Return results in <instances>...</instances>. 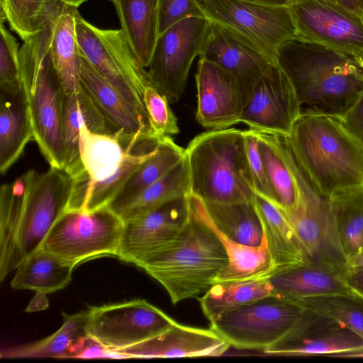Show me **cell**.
Wrapping results in <instances>:
<instances>
[{"instance_id":"ffe728a7","label":"cell","mask_w":363,"mask_h":363,"mask_svg":"<svg viewBox=\"0 0 363 363\" xmlns=\"http://www.w3.org/2000/svg\"><path fill=\"white\" fill-rule=\"evenodd\" d=\"M230 344L216 331L176 323L164 332L114 352L121 357L175 358L223 355Z\"/></svg>"},{"instance_id":"60d3db41","label":"cell","mask_w":363,"mask_h":363,"mask_svg":"<svg viewBox=\"0 0 363 363\" xmlns=\"http://www.w3.org/2000/svg\"><path fill=\"white\" fill-rule=\"evenodd\" d=\"M144 102L152 128L157 135L170 136L179 132L177 118L167 98L151 83L145 89Z\"/></svg>"},{"instance_id":"bcb514c9","label":"cell","mask_w":363,"mask_h":363,"mask_svg":"<svg viewBox=\"0 0 363 363\" xmlns=\"http://www.w3.org/2000/svg\"><path fill=\"white\" fill-rule=\"evenodd\" d=\"M45 293L35 291V295L28 305L26 311L33 312L45 310L48 306V301Z\"/></svg>"},{"instance_id":"f6af8a7d","label":"cell","mask_w":363,"mask_h":363,"mask_svg":"<svg viewBox=\"0 0 363 363\" xmlns=\"http://www.w3.org/2000/svg\"><path fill=\"white\" fill-rule=\"evenodd\" d=\"M342 275L349 286L363 296V267L347 270Z\"/></svg>"},{"instance_id":"e575fe53","label":"cell","mask_w":363,"mask_h":363,"mask_svg":"<svg viewBox=\"0 0 363 363\" xmlns=\"http://www.w3.org/2000/svg\"><path fill=\"white\" fill-rule=\"evenodd\" d=\"M215 227L228 238L248 246L259 245L262 226L254 201L231 203L203 202Z\"/></svg>"},{"instance_id":"4316f807","label":"cell","mask_w":363,"mask_h":363,"mask_svg":"<svg viewBox=\"0 0 363 363\" xmlns=\"http://www.w3.org/2000/svg\"><path fill=\"white\" fill-rule=\"evenodd\" d=\"M80 82L117 130L128 134H156L125 101L118 91L101 76L80 52Z\"/></svg>"},{"instance_id":"f1b7e54d","label":"cell","mask_w":363,"mask_h":363,"mask_svg":"<svg viewBox=\"0 0 363 363\" xmlns=\"http://www.w3.org/2000/svg\"><path fill=\"white\" fill-rule=\"evenodd\" d=\"M77 265L40 247L18 267L11 286L45 294L55 292L69 284Z\"/></svg>"},{"instance_id":"b9f144b4","label":"cell","mask_w":363,"mask_h":363,"mask_svg":"<svg viewBox=\"0 0 363 363\" xmlns=\"http://www.w3.org/2000/svg\"><path fill=\"white\" fill-rule=\"evenodd\" d=\"M245 133L247 155L254 191L256 194L275 205V196L259 150L257 132L250 129L245 130Z\"/></svg>"},{"instance_id":"2e32d148","label":"cell","mask_w":363,"mask_h":363,"mask_svg":"<svg viewBox=\"0 0 363 363\" xmlns=\"http://www.w3.org/2000/svg\"><path fill=\"white\" fill-rule=\"evenodd\" d=\"M301 113L294 86L278 64H273L253 87L240 118L250 129L287 137Z\"/></svg>"},{"instance_id":"ba28073f","label":"cell","mask_w":363,"mask_h":363,"mask_svg":"<svg viewBox=\"0 0 363 363\" xmlns=\"http://www.w3.org/2000/svg\"><path fill=\"white\" fill-rule=\"evenodd\" d=\"M75 29L82 55L152 128L144 102L145 89L151 82L146 69L140 64L121 30L96 28L78 12L75 15Z\"/></svg>"},{"instance_id":"5bb4252c","label":"cell","mask_w":363,"mask_h":363,"mask_svg":"<svg viewBox=\"0 0 363 363\" xmlns=\"http://www.w3.org/2000/svg\"><path fill=\"white\" fill-rule=\"evenodd\" d=\"M177 322L144 299L91 307L87 335L106 350L130 347L168 330Z\"/></svg>"},{"instance_id":"8d00e7d4","label":"cell","mask_w":363,"mask_h":363,"mask_svg":"<svg viewBox=\"0 0 363 363\" xmlns=\"http://www.w3.org/2000/svg\"><path fill=\"white\" fill-rule=\"evenodd\" d=\"M191 194L186 156L118 213L126 222L173 199Z\"/></svg>"},{"instance_id":"484cf974","label":"cell","mask_w":363,"mask_h":363,"mask_svg":"<svg viewBox=\"0 0 363 363\" xmlns=\"http://www.w3.org/2000/svg\"><path fill=\"white\" fill-rule=\"evenodd\" d=\"M83 124L96 133L113 134L118 132L81 84L76 92L64 96V169L68 173L76 167L79 162V130Z\"/></svg>"},{"instance_id":"f907efd6","label":"cell","mask_w":363,"mask_h":363,"mask_svg":"<svg viewBox=\"0 0 363 363\" xmlns=\"http://www.w3.org/2000/svg\"><path fill=\"white\" fill-rule=\"evenodd\" d=\"M62 1L63 3L68 4L69 6H74L77 8L79 6L82 4H83L86 0H60Z\"/></svg>"},{"instance_id":"5b68a950","label":"cell","mask_w":363,"mask_h":363,"mask_svg":"<svg viewBox=\"0 0 363 363\" xmlns=\"http://www.w3.org/2000/svg\"><path fill=\"white\" fill-rule=\"evenodd\" d=\"M284 138L321 194L330 197L339 190L363 186V147L340 118L301 113Z\"/></svg>"},{"instance_id":"4fadbf2b","label":"cell","mask_w":363,"mask_h":363,"mask_svg":"<svg viewBox=\"0 0 363 363\" xmlns=\"http://www.w3.org/2000/svg\"><path fill=\"white\" fill-rule=\"evenodd\" d=\"M210 26L206 18L190 17L159 35L147 72L151 84L169 103L182 96L191 65L201 54Z\"/></svg>"},{"instance_id":"7c38bea8","label":"cell","mask_w":363,"mask_h":363,"mask_svg":"<svg viewBox=\"0 0 363 363\" xmlns=\"http://www.w3.org/2000/svg\"><path fill=\"white\" fill-rule=\"evenodd\" d=\"M306 310L269 296L223 313L210 321V328L230 346L262 350L274 345L300 322Z\"/></svg>"},{"instance_id":"603a6c76","label":"cell","mask_w":363,"mask_h":363,"mask_svg":"<svg viewBox=\"0 0 363 363\" xmlns=\"http://www.w3.org/2000/svg\"><path fill=\"white\" fill-rule=\"evenodd\" d=\"M189 201L202 219L216 234L228 255V264L218 275L214 284L269 278L275 274L264 233L259 245L240 244L226 237L215 227L201 199L190 194Z\"/></svg>"},{"instance_id":"d6a6232c","label":"cell","mask_w":363,"mask_h":363,"mask_svg":"<svg viewBox=\"0 0 363 363\" xmlns=\"http://www.w3.org/2000/svg\"><path fill=\"white\" fill-rule=\"evenodd\" d=\"M257 134L259 150L275 196V206L281 210L291 209L297 203L298 191L285 155L283 137L259 132Z\"/></svg>"},{"instance_id":"277c9868","label":"cell","mask_w":363,"mask_h":363,"mask_svg":"<svg viewBox=\"0 0 363 363\" xmlns=\"http://www.w3.org/2000/svg\"><path fill=\"white\" fill-rule=\"evenodd\" d=\"M189 209L176 236L136 264L165 289L174 304L204 294L228 264L222 242L190 201Z\"/></svg>"},{"instance_id":"7bdbcfd3","label":"cell","mask_w":363,"mask_h":363,"mask_svg":"<svg viewBox=\"0 0 363 363\" xmlns=\"http://www.w3.org/2000/svg\"><path fill=\"white\" fill-rule=\"evenodd\" d=\"M190 17H204L196 0H159V35Z\"/></svg>"},{"instance_id":"cb8c5ba5","label":"cell","mask_w":363,"mask_h":363,"mask_svg":"<svg viewBox=\"0 0 363 363\" xmlns=\"http://www.w3.org/2000/svg\"><path fill=\"white\" fill-rule=\"evenodd\" d=\"M254 203L267 239L275 274L311 263L305 247L280 210L257 194Z\"/></svg>"},{"instance_id":"9c48e42d","label":"cell","mask_w":363,"mask_h":363,"mask_svg":"<svg viewBox=\"0 0 363 363\" xmlns=\"http://www.w3.org/2000/svg\"><path fill=\"white\" fill-rule=\"evenodd\" d=\"M283 139L298 199L291 209L277 208L303 243L311 263L344 273L348 269V260L339 240L330 198L321 194L311 183Z\"/></svg>"},{"instance_id":"6da1fadb","label":"cell","mask_w":363,"mask_h":363,"mask_svg":"<svg viewBox=\"0 0 363 363\" xmlns=\"http://www.w3.org/2000/svg\"><path fill=\"white\" fill-rule=\"evenodd\" d=\"M73 179L65 169H30L0 191V280L39 249L68 206Z\"/></svg>"},{"instance_id":"4dcf8cb0","label":"cell","mask_w":363,"mask_h":363,"mask_svg":"<svg viewBox=\"0 0 363 363\" xmlns=\"http://www.w3.org/2000/svg\"><path fill=\"white\" fill-rule=\"evenodd\" d=\"M184 156L185 149L178 145L171 136H163L157 152L130 178L108 207L118 215L146 188L177 164Z\"/></svg>"},{"instance_id":"d6986e66","label":"cell","mask_w":363,"mask_h":363,"mask_svg":"<svg viewBox=\"0 0 363 363\" xmlns=\"http://www.w3.org/2000/svg\"><path fill=\"white\" fill-rule=\"evenodd\" d=\"M196 118L205 128H227L240 123L247 96L240 80L216 64L199 57L196 74Z\"/></svg>"},{"instance_id":"681fc988","label":"cell","mask_w":363,"mask_h":363,"mask_svg":"<svg viewBox=\"0 0 363 363\" xmlns=\"http://www.w3.org/2000/svg\"><path fill=\"white\" fill-rule=\"evenodd\" d=\"M363 267V248L359 255L349 262L348 269H354Z\"/></svg>"},{"instance_id":"9a60e30c","label":"cell","mask_w":363,"mask_h":363,"mask_svg":"<svg viewBox=\"0 0 363 363\" xmlns=\"http://www.w3.org/2000/svg\"><path fill=\"white\" fill-rule=\"evenodd\" d=\"M296 37L363 59L362 17L330 0H291Z\"/></svg>"},{"instance_id":"816d5d0a","label":"cell","mask_w":363,"mask_h":363,"mask_svg":"<svg viewBox=\"0 0 363 363\" xmlns=\"http://www.w3.org/2000/svg\"><path fill=\"white\" fill-rule=\"evenodd\" d=\"M347 357H363V350L350 354Z\"/></svg>"},{"instance_id":"ac0fdd59","label":"cell","mask_w":363,"mask_h":363,"mask_svg":"<svg viewBox=\"0 0 363 363\" xmlns=\"http://www.w3.org/2000/svg\"><path fill=\"white\" fill-rule=\"evenodd\" d=\"M362 350L363 338L356 333L334 319L306 310L289 334L263 352L270 355L346 357Z\"/></svg>"},{"instance_id":"74e56055","label":"cell","mask_w":363,"mask_h":363,"mask_svg":"<svg viewBox=\"0 0 363 363\" xmlns=\"http://www.w3.org/2000/svg\"><path fill=\"white\" fill-rule=\"evenodd\" d=\"M291 302L306 310L334 319L363 338L362 297L342 294L315 296Z\"/></svg>"},{"instance_id":"f35d334b","label":"cell","mask_w":363,"mask_h":363,"mask_svg":"<svg viewBox=\"0 0 363 363\" xmlns=\"http://www.w3.org/2000/svg\"><path fill=\"white\" fill-rule=\"evenodd\" d=\"M60 0H0V22L7 21L11 29L24 41L40 31Z\"/></svg>"},{"instance_id":"e0dca14e","label":"cell","mask_w":363,"mask_h":363,"mask_svg":"<svg viewBox=\"0 0 363 363\" xmlns=\"http://www.w3.org/2000/svg\"><path fill=\"white\" fill-rule=\"evenodd\" d=\"M189 196L173 199L124 222L117 257L136 265L173 239L189 218Z\"/></svg>"},{"instance_id":"c3c4849f","label":"cell","mask_w":363,"mask_h":363,"mask_svg":"<svg viewBox=\"0 0 363 363\" xmlns=\"http://www.w3.org/2000/svg\"><path fill=\"white\" fill-rule=\"evenodd\" d=\"M258 4H267L272 6H289L291 0H246Z\"/></svg>"},{"instance_id":"836d02e7","label":"cell","mask_w":363,"mask_h":363,"mask_svg":"<svg viewBox=\"0 0 363 363\" xmlns=\"http://www.w3.org/2000/svg\"><path fill=\"white\" fill-rule=\"evenodd\" d=\"M329 198L339 240L349 265L363 248V186L339 190Z\"/></svg>"},{"instance_id":"d590c367","label":"cell","mask_w":363,"mask_h":363,"mask_svg":"<svg viewBox=\"0 0 363 363\" xmlns=\"http://www.w3.org/2000/svg\"><path fill=\"white\" fill-rule=\"evenodd\" d=\"M62 325L40 341L1 351L2 358L69 357L72 350L87 337L88 311L72 315L63 313Z\"/></svg>"},{"instance_id":"8992f818","label":"cell","mask_w":363,"mask_h":363,"mask_svg":"<svg viewBox=\"0 0 363 363\" xmlns=\"http://www.w3.org/2000/svg\"><path fill=\"white\" fill-rule=\"evenodd\" d=\"M64 7V4L55 7L41 30L24 40L19 50L21 78L33 140L50 167L62 169L65 167V93L53 65L50 44L55 19Z\"/></svg>"},{"instance_id":"44dd1931","label":"cell","mask_w":363,"mask_h":363,"mask_svg":"<svg viewBox=\"0 0 363 363\" xmlns=\"http://www.w3.org/2000/svg\"><path fill=\"white\" fill-rule=\"evenodd\" d=\"M199 57L235 75L243 86L247 98L256 83L273 65L239 37L211 23Z\"/></svg>"},{"instance_id":"30bf717a","label":"cell","mask_w":363,"mask_h":363,"mask_svg":"<svg viewBox=\"0 0 363 363\" xmlns=\"http://www.w3.org/2000/svg\"><path fill=\"white\" fill-rule=\"evenodd\" d=\"M204 17L277 64L280 48L296 36L289 6L246 0H196Z\"/></svg>"},{"instance_id":"ee69618b","label":"cell","mask_w":363,"mask_h":363,"mask_svg":"<svg viewBox=\"0 0 363 363\" xmlns=\"http://www.w3.org/2000/svg\"><path fill=\"white\" fill-rule=\"evenodd\" d=\"M340 120L347 130L363 147V91Z\"/></svg>"},{"instance_id":"8fae6325","label":"cell","mask_w":363,"mask_h":363,"mask_svg":"<svg viewBox=\"0 0 363 363\" xmlns=\"http://www.w3.org/2000/svg\"><path fill=\"white\" fill-rule=\"evenodd\" d=\"M123 224L109 207L91 212L66 211L40 247L77 264L101 257H117Z\"/></svg>"},{"instance_id":"ab89813d","label":"cell","mask_w":363,"mask_h":363,"mask_svg":"<svg viewBox=\"0 0 363 363\" xmlns=\"http://www.w3.org/2000/svg\"><path fill=\"white\" fill-rule=\"evenodd\" d=\"M1 94L15 95L23 89L21 78L18 44L0 22Z\"/></svg>"},{"instance_id":"7402d4cb","label":"cell","mask_w":363,"mask_h":363,"mask_svg":"<svg viewBox=\"0 0 363 363\" xmlns=\"http://www.w3.org/2000/svg\"><path fill=\"white\" fill-rule=\"evenodd\" d=\"M269 280L274 296L289 301L337 294L363 298L349 286L342 273L313 263L279 272L270 277Z\"/></svg>"},{"instance_id":"1f68e13d","label":"cell","mask_w":363,"mask_h":363,"mask_svg":"<svg viewBox=\"0 0 363 363\" xmlns=\"http://www.w3.org/2000/svg\"><path fill=\"white\" fill-rule=\"evenodd\" d=\"M274 296L269 278L213 284L199 298L204 315L209 320L227 311Z\"/></svg>"},{"instance_id":"f546056e","label":"cell","mask_w":363,"mask_h":363,"mask_svg":"<svg viewBox=\"0 0 363 363\" xmlns=\"http://www.w3.org/2000/svg\"><path fill=\"white\" fill-rule=\"evenodd\" d=\"M77 12L76 7L66 4L55 19L51 38L52 62L65 95L81 86L80 50L75 29Z\"/></svg>"},{"instance_id":"7dc6e473","label":"cell","mask_w":363,"mask_h":363,"mask_svg":"<svg viewBox=\"0 0 363 363\" xmlns=\"http://www.w3.org/2000/svg\"><path fill=\"white\" fill-rule=\"evenodd\" d=\"M330 1L361 17L363 16V0Z\"/></svg>"},{"instance_id":"d4e9b609","label":"cell","mask_w":363,"mask_h":363,"mask_svg":"<svg viewBox=\"0 0 363 363\" xmlns=\"http://www.w3.org/2000/svg\"><path fill=\"white\" fill-rule=\"evenodd\" d=\"M121 31L140 64L147 68L159 37V0H111Z\"/></svg>"},{"instance_id":"3957f363","label":"cell","mask_w":363,"mask_h":363,"mask_svg":"<svg viewBox=\"0 0 363 363\" xmlns=\"http://www.w3.org/2000/svg\"><path fill=\"white\" fill-rule=\"evenodd\" d=\"M277 64L294 86L301 113L341 118L363 91L362 58L296 36L280 48Z\"/></svg>"},{"instance_id":"83f0119b","label":"cell","mask_w":363,"mask_h":363,"mask_svg":"<svg viewBox=\"0 0 363 363\" xmlns=\"http://www.w3.org/2000/svg\"><path fill=\"white\" fill-rule=\"evenodd\" d=\"M33 140L29 106L23 89L0 95V172L4 174Z\"/></svg>"},{"instance_id":"7a4b0ae2","label":"cell","mask_w":363,"mask_h":363,"mask_svg":"<svg viewBox=\"0 0 363 363\" xmlns=\"http://www.w3.org/2000/svg\"><path fill=\"white\" fill-rule=\"evenodd\" d=\"M163 136L139 132L113 134L79 130V162L66 211L91 212L108 207L130 178L157 151Z\"/></svg>"},{"instance_id":"52a82bcc","label":"cell","mask_w":363,"mask_h":363,"mask_svg":"<svg viewBox=\"0 0 363 363\" xmlns=\"http://www.w3.org/2000/svg\"><path fill=\"white\" fill-rule=\"evenodd\" d=\"M191 194L206 203L253 201L245 130L214 129L196 135L185 149Z\"/></svg>"},{"instance_id":"f5cc1de1","label":"cell","mask_w":363,"mask_h":363,"mask_svg":"<svg viewBox=\"0 0 363 363\" xmlns=\"http://www.w3.org/2000/svg\"><path fill=\"white\" fill-rule=\"evenodd\" d=\"M362 20H363V16H362Z\"/></svg>"}]
</instances>
